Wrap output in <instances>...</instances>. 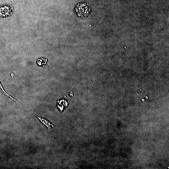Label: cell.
Segmentation results:
<instances>
[{
  "instance_id": "cell-1",
  "label": "cell",
  "mask_w": 169,
  "mask_h": 169,
  "mask_svg": "<svg viewBox=\"0 0 169 169\" xmlns=\"http://www.w3.org/2000/svg\"><path fill=\"white\" fill-rule=\"evenodd\" d=\"M75 9L77 13L82 17H85L88 15L90 10V5L86 2H82L78 4Z\"/></svg>"
},
{
  "instance_id": "cell-2",
  "label": "cell",
  "mask_w": 169,
  "mask_h": 169,
  "mask_svg": "<svg viewBox=\"0 0 169 169\" xmlns=\"http://www.w3.org/2000/svg\"><path fill=\"white\" fill-rule=\"evenodd\" d=\"M13 7L9 4L0 6V18H5L11 16L13 12Z\"/></svg>"
},
{
  "instance_id": "cell-3",
  "label": "cell",
  "mask_w": 169,
  "mask_h": 169,
  "mask_svg": "<svg viewBox=\"0 0 169 169\" xmlns=\"http://www.w3.org/2000/svg\"><path fill=\"white\" fill-rule=\"evenodd\" d=\"M37 118L40 120L44 124L45 126H46L49 129L51 128L52 127H53V125L51 124L50 122L48 121L47 120L45 119L44 118L42 117H39L37 115H35Z\"/></svg>"
},
{
  "instance_id": "cell-4",
  "label": "cell",
  "mask_w": 169,
  "mask_h": 169,
  "mask_svg": "<svg viewBox=\"0 0 169 169\" xmlns=\"http://www.w3.org/2000/svg\"><path fill=\"white\" fill-rule=\"evenodd\" d=\"M4 94L5 95H7L8 97L10 98L11 99H12L13 100L15 101L16 102H17V103H18L19 104H20H20L16 99H14V98H13L12 96L9 95L3 89L1 84L0 83V94Z\"/></svg>"
}]
</instances>
